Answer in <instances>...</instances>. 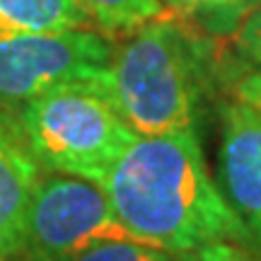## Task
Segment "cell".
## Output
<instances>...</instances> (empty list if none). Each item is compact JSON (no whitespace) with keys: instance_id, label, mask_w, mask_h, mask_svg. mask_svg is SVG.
Instances as JSON below:
<instances>
[{"instance_id":"12","label":"cell","mask_w":261,"mask_h":261,"mask_svg":"<svg viewBox=\"0 0 261 261\" xmlns=\"http://www.w3.org/2000/svg\"><path fill=\"white\" fill-rule=\"evenodd\" d=\"M160 3L177 12L203 15V12H225L230 8H240L244 0H160Z\"/></svg>"},{"instance_id":"2","label":"cell","mask_w":261,"mask_h":261,"mask_svg":"<svg viewBox=\"0 0 261 261\" xmlns=\"http://www.w3.org/2000/svg\"><path fill=\"white\" fill-rule=\"evenodd\" d=\"M102 85L138 136L194 128L205 85L203 46L174 19H150L114 44Z\"/></svg>"},{"instance_id":"11","label":"cell","mask_w":261,"mask_h":261,"mask_svg":"<svg viewBox=\"0 0 261 261\" xmlns=\"http://www.w3.org/2000/svg\"><path fill=\"white\" fill-rule=\"evenodd\" d=\"M234 51L249 73L261 75V5L252 10L234 32Z\"/></svg>"},{"instance_id":"10","label":"cell","mask_w":261,"mask_h":261,"mask_svg":"<svg viewBox=\"0 0 261 261\" xmlns=\"http://www.w3.org/2000/svg\"><path fill=\"white\" fill-rule=\"evenodd\" d=\"M90 15V22L102 32L126 34L150 19L165 15L160 0H80Z\"/></svg>"},{"instance_id":"13","label":"cell","mask_w":261,"mask_h":261,"mask_svg":"<svg viewBox=\"0 0 261 261\" xmlns=\"http://www.w3.org/2000/svg\"><path fill=\"white\" fill-rule=\"evenodd\" d=\"M234 92H237L240 102L249 104L254 112L261 116V75H256V73L240 75V80L234 85Z\"/></svg>"},{"instance_id":"9","label":"cell","mask_w":261,"mask_h":261,"mask_svg":"<svg viewBox=\"0 0 261 261\" xmlns=\"http://www.w3.org/2000/svg\"><path fill=\"white\" fill-rule=\"evenodd\" d=\"M75 261H249L237 244H215L196 252H174V249H155L130 242L99 244L90 252L80 254Z\"/></svg>"},{"instance_id":"4","label":"cell","mask_w":261,"mask_h":261,"mask_svg":"<svg viewBox=\"0 0 261 261\" xmlns=\"http://www.w3.org/2000/svg\"><path fill=\"white\" fill-rule=\"evenodd\" d=\"M109 242L152 247L119 220L102 184L56 172L41 174L27 211L19 256L24 261H75Z\"/></svg>"},{"instance_id":"3","label":"cell","mask_w":261,"mask_h":261,"mask_svg":"<svg viewBox=\"0 0 261 261\" xmlns=\"http://www.w3.org/2000/svg\"><path fill=\"white\" fill-rule=\"evenodd\" d=\"M41 169L104 184L116 160L138 138L102 83H73L17 107Z\"/></svg>"},{"instance_id":"8","label":"cell","mask_w":261,"mask_h":261,"mask_svg":"<svg viewBox=\"0 0 261 261\" xmlns=\"http://www.w3.org/2000/svg\"><path fill=\"white\" fill-rule=\"evenodd\" d=\"M87 24L80 0H0V32H68Z\"/></svg>"},{"instance_id":"7","label":"cell","mask_w":261,"mask_h":261,"mask_svg":"<svg viewBox=\"0 0 261 261\" xmlns=\"http://www.w3.org/2000/svg\"><path fill=\"white\" fill-rule=\"evenodd\" d=\"M39 179L41 165L17 114L0 107V261L19 256L24 220Z\"/></svg>"},{"instance_id":"5","label":"cell","mask_w":261,"mask_h":261,"mask_svg":"<svg viewBox=\"0 0 261 261\" xmlns=\"http://www.w3.org/2000/svg\"><path fill=\"white\" fill-rule=\"evenodd\" d=\"M114 44L90 27L0 32V107H22L73 83H104Z\"/></svg>"},{"instance_id":"6","label":"cell","mask_w":261,"mask_h":261,"mask_svg":"<svg viewBox=\"0 0 261 261\" xmlns=\"http://www.w3.org/2000/svg\"><path fill=\"white\" fill-rule=\"evenodd\" d=\"M218 165L225 198L261 247V116L240 99L223 109Z\"/></svg>"},{"instance_id":"1","label":"cell","mask_w":261,"mask_h":261,"mask_svg":"<svg viewBox=\"0 0 261 261\" xmlns=\"http://www.w3.org/2000/svg\"><path fill=\"white\" fill-rule=\"evenodd\" d=\"M102 187L119 220L158 249L254 242L205 167L196 128L138 136Z\"/></svg>"}]
</instances>
